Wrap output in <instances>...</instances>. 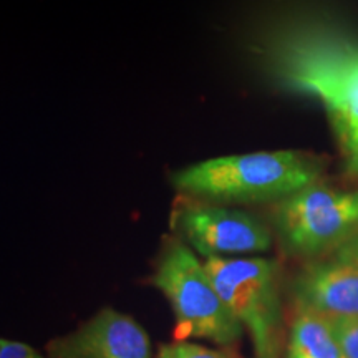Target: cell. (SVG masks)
<instances>
[{
	"label": "cell",
	"instance_id": "10",
	"mask_svg": "<svg viewBox=\"0 0 358 358\" xmlns=\"http://www.w3.org/2000/svg\"><path fill=\"white\" fill-rule=\"evenodd\" d=\"M156 358H232L227 353L208 348L198 343H187V342H176L163 345L159 348L158 357Z\"/></svg>",
	"mask_w": 358,
	"mask_h": 358
},
{
	"label": "cell",
	"instance_id": "12",
	"mask_svg": "<svg viewBox=\"0 0 358 358\" xmlns=\"http://www.w3.org/2000/svg\"><path fill=\"white\" fill-rule=\"evenodd\" d=\"M0 358H45L37 350L24 342L15 340H0Z\"/></svg>",
	"mask_w": 358,
	"mask_h": 358
},
{
	"label": "cell",
	"instance_id": "7",
	"mask_svg": "<svg viewBox=\"0 0 358 358\" xmlns=\"http://www.w3.org/2000/svg\"><path fill=\"white\" fill-rule=\"evenodd\" d=\"M55 358H151L150 338L136 320L103 308L77 332L52 345Z\"/></svg>",
	"mask_w": 358,
	"mask_h": 358
},
{
	"label": "cell",
	"instance_id": "11",
	"mask_svg": "<svg viewBox=\"0 0 358 358\" xmlns=\"http://www.w3.org/2000/svg\"><path fill=\"white\" fill-rule=\"evenodd\" d=\"M332 324L345 358H358V319L332 320Z\"/></svg>",
	"mask_w": 358,
	"mask_h": 358
},
{
	"label": "cell",
	"instance_id": "6",
	"mask_svg": "<svg viewBox=\"0 0 358 358\" xmlns=\"http://www.w3.org/2000/svg\"><path fill=\"white\" fill-rule=\"evenodd\" d=\"M171 226L204 259L266 252L272 245L271 227L256 214L187 196L174 206Z\"/></svg>",
	"mask_w": 358,
	"mask_h": 358
},
{
	"label": "cell",
	"instance_id": "9",
	"mask_svg": "<svg viewBox=\"0 0 358 358\" xmlns=\"http://www.w3.org/2000/svg\"><path fill=\"white\" fill-rule=\"evenodd\" d=\"M287 358H345L332 320L297 306L290 329Z\"/></svg>",
	"mask_w": 358,
	"mask_h": 358
},
{
	"label": "cell",
	"instance_id": "2",
	"mask_svg": "<svg viewBox=\"0 0 358 358\" xmlns=\"http://www.w3.org/2000/svg\"><path fill=\"white\" fill-rule=\"evenodd\" d=\"M324 161L302 151H257L204 159L171 174L181 196L209 203H279L320 181Z\"/></svg>",
	"mask_w": 358,
	"mask_h": 358
},
{
	"label": "cell",
	"instance_id": "1",
	"mask_svg": "<svg viewBox=\"0 0 358 358\" xmlns=\"http://www.w3.org/2000/svg\"><path fill=\"white\" fill-rule=\"evenodd\" d=\"M277 65L290 87L324 103L358 174V43L325 29L295 30L280 43Z\"/></svg>",
	"mask_w": 358,
	"mask_h": 358
},
{
	"label": "cell",
	"instance_id": "5",
	"mask_svg": "<svg viewBox=\"0 0 358 358\" xmlns=\"http://www.w3.org/2000/svg\"><path fill=\"white\" fill-rule=\"evenodd\" d=\"M219 297L249 330L259 358H272L279 325V268L264 257L204 261Z\"/></svg>",
	"mask_w": 358,
	"mask_h": 358
},
{
	"label": "cell",
	"instance_id": "4",
	"mask_svg": "<svg viewBox=\"0 0 358 358\" xmlns=\"http://www.w3.org/2000/svg\"><path fill=\"white\" fill-rule=\"evenodd\" d=\"M272 226L282 248L294 256L338 250L358 236V191L313 182L274 204Z\"/></svg>",
	"mask_w": 358,
	"mask_h": 358
},
{
	"label": "cell",
	"instance_id": "8",
	"mask_svg": "<svg viewBox=\"0 0 358 358\" xmlns=\"http://www.w3.org/2000/svg\"><path fill=\"white\" fill-rule=\"evenodd\" d=\"M297 306L330 320L358 319V266L335 257L312 262L294 284Z\"/></svg>",
	"mask_w": 358,
	"mask_h": 358
},
{
	"label": "cell",
	"instance_id": "3",
	"mask_svg": "<svg viewBox=\"0 0 358 358\" xmlns=\"http://www.w3.org/2000/svg\"><path fill=\"white\" fill-rule=\"evenodd\" d=\"M153 284L173 307L176 342L206 338L227 345L243 334V324L219 297L204 262L181 239L166 241L156 264Z\"/></svg>",
	"mask_w": 358,
	"mask_h": 358
},
{
	"label": "cell",
	"instance_id": "13",
	"mask_svg": "<svg viewBox=\"0 0 358 358\" xmlns=\"http://www.w3.org/2000/svg\"><path fill=\"white\" fill-rule=\"evenodd\" d=\"M335 257L343 259V261L353 262L358 266V236L353 237L350 243L342 245L338 250H335Z\"/></svg>",
	"mask_w": 358,
	"mask_h": 358
}]
</instances>
